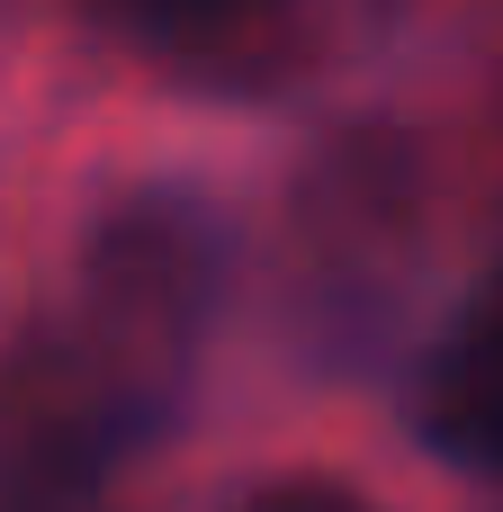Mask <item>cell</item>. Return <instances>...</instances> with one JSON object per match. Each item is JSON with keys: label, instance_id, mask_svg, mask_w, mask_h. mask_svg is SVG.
Instances as JSON below:
<instances>
[{"label": "cell", "instance_id": "2", "mask_svg": "<svg viewBox=\"0 0 503 512\" xmlns=\"http://www.w3.org/2000/svg\"><path fill=\"white\" fill-rule=\"evenodd\" d=\"M423 441L468 468H503V270L423 378Z\"/></svg>", "mask_w": 503, "mask_h": 512}, {"label": "cell", "instance_id": "1", "mask_svg": "<svg viewBox=\"0 0 503 512\" xmlns=\"http://www.w3.org/2000/svg\"><path fill=\"white\" fill-rule=\"evenodd\" d=\"M216 270H225V234L207 216V198L189 189H126L99 207L90 243H81V297H90V351L126 378L171 369L207 306H216Z\"/></svg>", "mask_w": 503, "mask_h": 512}, {"label": "cell", "instance_id": "4", "mask_svg": "<svg viewBox=\"0 0 503 512\" xmlns=\"http://www.w3.org/2000/svg\"><path fill=\"white\" fill-rule=\"evenodd\" d=\"M234 512H387V504L360 495V486H342V477H270V486H252Z\"/></svg>", "mask_w": 503, "mask_h": 512}, {"label": "cell", "instance_id": "3", "mask_svg": "<svg viewBox=\"0 0 503 512\" xmlns=\"http://www.w3.org/2000/svg\"><path fill=\"white\" fill-rule=\"evenodd\" d=\"M135 45H153L162 63L198 72V81H225V90H270V81H297L315 27L279 18V9H180V18H135L126 27Z\"/></svg>", "mask_w": 503, "mask_h": 512}]
</instances>
